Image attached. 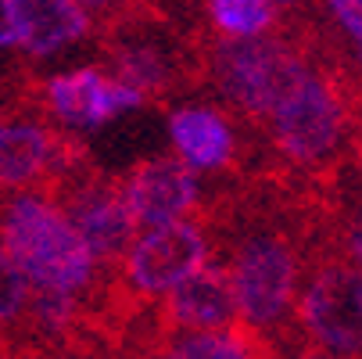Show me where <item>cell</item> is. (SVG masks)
I'll list each match as a JSON object with an SVG mask.
<instances>
[{
    "mask_svg": "<svg viewBox=\"0 0 362 359\" xmlns=\"http://www.w3.org/2000/svg\"><path fill=\"white\" fill-rule=\"evenodd\" d=\"M0 248L18 266L29 291L83 302L100 327L133 309L119 277L93 263L65 212L40 190L0 194Z\"/></svg>",
    "mask_w": 362,
    "mask_h": 359,
    "instance_id": "1",
    "label": "cell"
},
{
    "mask_svg": "<svg viewBox=\"0 0 362 359\" xmlns=\"http://www.w3.org/2000/svg\"><path fill=\"white\" fill-rule=\"evenodd\" d=\"M204 22L173 15L162 0H133L90 29L100 69L133 86L144 108L204 93Z\"/></svg>",
    "mask_w": 362,
    "mask_h": 359,
    "instance_id": "2",
    "label": "cell"
},
{
    "mask_svg": "<svg viewBox=\"0 0 362 359\" xmlns=\"http://www.w3.org/2000/svg\"><path fill=\"white\" fill-rule=\"evenodd\" d=\"M305 72L308 55L284 18L266 33L240 40L204 33V93L262 133Z\"/></svg>",
    "mask_w": 362,
    "mask_h": 359,
    "instance_id": "3",
    "label": "cell"
},
{
    "mask_svg": "<svg viewBox=\"0 0 362 359\" xmlns=\"http://www.w3.org/2000/svg\"><path fill=\"white\" fill-rule=\"evenodd\" d=\"M266 144L273 151V162L294 176H320L337 159L351 155V122L323 65L308 62L305 79L273 112Z\"/></svg>",
    "mask_w": 362,
    "mask_h": 359,
    "instance_id": "4",
    "label": "cell"
},
{
    "mask_svg": "<svg viewBox=\"0 0 362 359\" xmlns=\"http://www.w3.org/2000/svg\"><path fill=\"white\" fill-rule=\"evenodd\" d=\"M291 327L323 359H362V270L337 248L334 230L308 251Z\"/></svg>",
    "mask_w": 362,
    "mask_h": 359,
    "instance_id": "5",
    "label": "cell"
},
{
    "mask_svg": "<svg viewBox=\"0 0 362 359\" xmlns=\"http://www.w3.org/2000/svg\"><path fill=\"white\" fill-rule=\"evenodd\" d=\"M216 255H223L219 230L197 209L183 220L154 223L144 234H136L115 277L122 295L133 305H144L169 295L183 277H190L197 266H204Z\"/></svg>",
    "mask_w": 362,
    "mask_h": 359,
    "instance_id": "6",
    "label": "cell"
},
{
    "mask_svg": "<svg viewBox=\"0 0 362 359\" xmlns=\"http://www.w3.org/2000/svg\"><path fill=\"white\" fill-rule=\"evenodd\" d=\"M47 198L65 212V220L72 223V230L93 255V263L108 273H119L122 255L140 234L129 212V201L122 194L119 173L100 169L93 155H86L69 173H62V180L50 187Z\"/></svg>",
    "mask_w": 362,
    "mask_h": 359,
    "instance_id": "7",
    "label": "cell"
},
{
    "mask_svg": "<svg viewBox=\"0 0 362 359\" xmlns=\"http://www.w3.org/2000/svg\"><path fill=\"white\" fill-rule=\"evenodd\" d=\"M169 133L176 155L201 176H247L273 162L266 133L219 101L169 108Z\"/></svg>",
    "mask_w": 362,
    "mask_h": 359,
    "instance_id": "8",
    "label": "cell"
},
{
    "mask_svg": "<svg viewBox=\"0 0 362 359\" xmlns=\"http://www.w3.org/2000/svg\"><path fill=\"white\" fill-rule=\"evenodd\" d=\"M40 105L65 130H100L133 108H144V101L108 69L83 65L62 76L40 79Z\"/></svg>",
    "mask_w": 362,
    "mask_h": 359,
    "instance_id": "9",
    "label": "cell"
},
{
    "mask_svg": "<svg viewBox=\"0 0 362 359\" xmlns=\"http://www.w3.org/2000/svg\"><path fill=\"white\" fill-rule=\"evenodd\" d=\"M119 180L136 227H154V223H169L197 212L201 176L180 155L140 159L126 173H119Z\"/></svg>",
    "mask_w": 362,
    "mask_h": 359,
    "instance_id": "10",
    "label": "cell"
},
{
    "mask_svg": "<svg viewBox=\"0 0 362 359\" xmlns=\"http://www.w3.org/2000/svg\"><path fill=\"white\" fill-rule=\"evenodd\" d=\"M158 317L165 331H223L240 324L226 263L209 259L183 277L169 295L158 298Z\"/></svg>",
    "mask_w": 362,
    "mask_h": 359,
    "instance_id": "11",
    "label": "cell"
},
{
    "mask_svg": "<svg viewBox=\"0 0 362 359\" xmlns=\"http://www.w3.org/2000/svg\"><path fill=\"white\" fill-rule=\"evenodd\" d=\"M11 15L25 58H50L90 36V18L76 0H11Z\"/></svg>",
    "mask_w": 362,
    "mask_h": 359,
    "instance_id": "12",
    "label": "cell"
},
{
    "mask_svg": "<svg viewBox=\"0 0 362 359\" xmlns=\"http://www.w3.org/2000/svg\"><path fill=\"white\" fill-rule=\"evenodd\" d=\"M151 359H273V345L244 324L223 331H169Z\"/></svg>",
    "mask_w": 362,
    "mask_h": 359,
    "instance_id": "13",
    "label": "cell"
},
{
    "mask_svg": "<svg viewBox=\"0 0 362 359\" xmlns=\"http://www.w3.org/2000/svg\"><path fill=\"white\" fill-rule=\"evenodd\" d=\"M201 18L209 33L226 40L258 36L276 25L280 0H201Z\"/></svg>",
    "mask_w": 362,
    "mask_h": 359,
    "instance_id": "14",
    "label": "cell"
},
{
    "mask_svg": "<svg viewBox=\"0 0 362 359\" xmlns=\"http://www.w3.org/2000/svg\"><path fill=\"white\" fill-rule=\"evenodd\" d=\"M29 298H33V291H29L25 277L8 259V251L0 248V327L22 331L25 313H29Z\"/></svg>",
    "mask_w": 362,
    "mask_h": 359,
    "instance_id": "15",
    "label": "cell"
},
{
    "mask_svg": "<svg viewBox=\"0 0 362 359\" xmlns=\"http://www.w3.org/2000/svg\"><path fill=\"white\" fill-rule=\"evenodd\" d=\"M323 4L351 43L362 40V0H323Z\"/></svg>",
    "mask_w": 362,
    "mask_h": 359,
    "instance_id": "16",
    "label": "cell"
},
{
    "mask_svg": "<svg viewBox=\"0 0 362 359\" xmlns=\"http://www.w3.org/2000/svg\"><path fill=\"white\" fill-rule=\"evenodd\" d=\"M334 241L348 259L362 270V220H348V223H334Z\"/></svg>",
    "mask_w": 362,
    "mask_h": 359,
    "instance_id": "17",
    "label": "cell"
},
{
    "mask_svg": "<svg viewBox=\"0 0 362 359\" xmlns=\"http://www.w3.org/2000/svg\"><path fill=\"white\" fill-rule=\"evenodd\" d=\"M273 359H323V355L305 341H291V345H280V355L273 352Z\"/></svg>",
    "mask_w": 362,
    "mask_h": 359,
    "instance_id": "18",
    "label": "cell"
},
{
    "mask_svg": "<svg viewBox=\"0 0 362 359\" xmlns=\"http://www.w3.org/2000/svg\"><path fill=\"white\" fill-rule=\"evenodd\" d=\"M351 47H355V58H358V65H362V40H355Z\"/></svg>",
    "mask_w": 362,
    "mask_h": 359,
    "instance_id": "19",
    "label": "cell"
}]
</instances>
